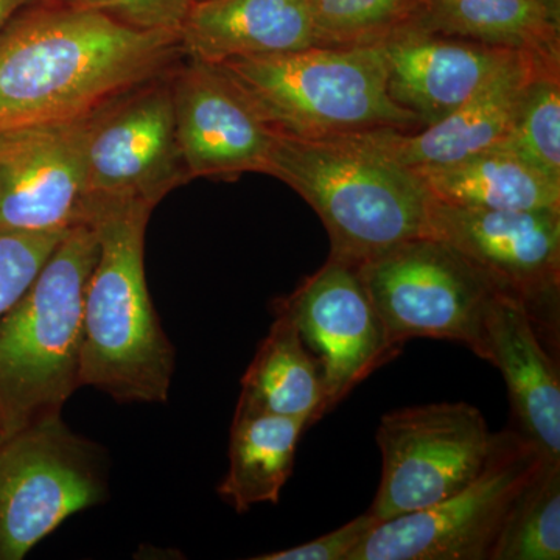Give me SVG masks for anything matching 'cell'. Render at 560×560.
Returning <instances> with one entry per match:
<instances>
[{
  "label": "cell",
  "instance_id": "obj_7",
  "mask_svg": "<svg viewBox=\"0 0 560 560\" xmlns=\"http://www.w3.org/2000/svg\"><path fill=\"white\" fill-rule=\"evenodd\" d=\"M108 497L101 445L61 416L39 420L0 445V560H21L77 512Z\"/></svg>",
  "mask_w": 560,
  "mask_h": 560
},
{
  "label": "cell",
  "instance_id": "obj_33",
  "mask_svg": "<svg viewBox=\"0 0 560 560\" xmlns=\"http://www.w3.org/2000/svg\"><path fill=\"white\" fill-rule=\"evenodd\" d=\"M195 2H205V0H195Z\"/></svg>",
  "mask_w": 560,
  "mask_h": 560
},
{
  "label": "cell",
  "instance_id": "obj_17",
  "mask_svg": "<svg viewBox=\"0 0 560 560\" xmlns=\"http://www.w3.org/2000/svg\"><path fill=\"white\" fill-rule=\"evenodd\" d=\"M488 361L499 368L518 433L551 463L560 464V382L525 304L497 290L486 315Z\"/></svg>",
  "mask_w": 560,
  "mask_h": 560
},
{
  "label": "cell",
  "instance_id": "obj_20",
  "mask_svg": "<svg viewBox=\"0 0 560 560\" xmlns=\"http://www.w3.org/2000/svg\"><path fill=\"white\" fill-rule=\"evenodd\" d=\"M305 420L235 410L230 436V469L219 495L238 514L260 503L278 504L293 474L294 456Z\"/></svg>",
  "mask_w": 560,
  "mask_h": 560
},
{
  "label": "cell",
  "instance_id": "obj_31",
  "mask_svg": "<svg viewBox=\"0 0 560 560\" xmlns=\"http://www.w3.org/2000/svg\"><path fill=\"white\" fill-rule=\"evenodd\" d=\"M5 441V434H3L2 425H0V445Z\"/></svg>",
  "mask_w": 560,
  "mask_h": 560
},
{
  "label": "cell",
  "instance_id": "obj_26",
  "mask_svg": "<svg viewBox=\"0 0 560 560\" xmlns=\"http://www.w3.org/2000/svg\"><path fill=\"white\" fill-rule=\"evenodd\" d=\"M68 231H0V319L31 289Z\"/></svg>",
  "mask_w": 560,
  "mask_h": 560
},
{
  "label": "cell",
  "instance_id": "obj_4",
  "mask_svg": "<svg viewBox=\"0 0 560 560\" xmlns=\"http://www.w3.org/2000/svg\"><path fill=\"white\" fill-rule=\"evenodd\" d=\"M97 259L94 228H70L31 289L0 319V425L5 440L61 416L80 388L84 296Z\"/></svg>",
  "mask_w": 560,
  "mask_h": 560
},
{
  "label": "cell",
  "instance_id": "obj_9",
  "mask_svg": "<svg viewBox=\"0 0 560 560\" xmlns=\"http://www.w3.org/2000/svg\"><path fill=\"white\" fill-rule=\"evenodd\" d=\"M377 444L382 480L370 512L383 522L467 488L488 463L493 433L469 404H431L383 416Z\"/></svg>",
  "mask_w": 560,
  "mask_h": 560
},
{
  "label": "cell",
  "instance_id": "obj_5",
  "mask_svg": "<svg viewBox=\"0 0 560 560\" xmlns=\"http://www.w3.org/2000/svg\"><path fill=\"white\" fill-rule=\"evenodd\" d=\"M215 66L279 135L323 139L420 128L390 98L382 46H312Z\"/></svg>",
  "mask_w": 560,
  "mask_h": 560
},
{
  "label": "cell",
  "instance_id": "obj_24",
  "mask_svg": "<svg viewBox=\"0 0 560 560\" xmlns=\"http://www.w3.org/2000/svg\"><path fill=\"white\" fill-rule=\"evenodd\" d=\"M313 46H381L415 27L422 0H308Z\"/></svg>",
  "mask_w": 560,
  "mask_h": 560
},
{
  "label": "cell",
  "instance_id": "obj_11",
  "mask_svg": "<svg viewBox=\"0 0 560 560\" xmlns=\"http://www.w3.org/2000/svg\"><path fill=\"white\" fill-rule=\"evenodd\" d=\"M164 77L92 117L84 150L88 202L138 200L154 208L189 179L176 138L171 80Z\"/></svg>",
  "mask_w": 560,
  "mask_h": 560
},
{
  "label": "cell",
  "instance_id": "obj_21",
  "mask_svg": "<svg viewBox=\"0 0 560 560\" xmlns=\"http://www.w3.org/2000/svg\"><path fill=\"white\" fill-rule=\"evenodd\" d=\"M412 28L560 60V25L537 0H422Z\"/></svg>",
  "mask_w": 560,
  "mask_h": 560
},
{
  "label": "cell",
  "instance_id": "obj_19",
  "mask_svg": "<svg viewBox=\"0 0 560 560\" xmlns=\"http://www.w3.org/2000/svg\"><path fill=\"white\" fill-rule=\"evenodd\" d=\"M275 311V323L243 375L237 408L302 419L311 427L326 415L323 374L289 313Z\"/></svg>",
  "mask_w": 560,
  "mask_h": 560
},
{
  "label": "cell",
  "instance_id": "obj_27",
  "mask_svg": "<svg viewBox=\"0 0 560 560\" xmlns=\"http://www.w3.org/2000/svg\"><path fill=\"white\" fill-rule=\"evenodd\" d=\"M70 3L101 11L131 28L178 33L195 0H72Z\"/></svg>",
  "mask_w": 560,
  "mask_h": 560
},
{
  "label": "cell",
  "instance_id": "obj_12",
  "mask_svg": "<svg viewBox=\"0 0 560 560\" xmlns=\"http://www.w3.org/2000/svg\"><path fill=\"white\" fill-rule=\"evenodd\" d=\"M300 330L302 341L315 353L323 374L329 412L397 349L372 302L359 267L329 257L290 296L276 302Z\"/></svg>",
  "mask_w": 560,
  "mask_h": 560
},
{
  "label": "cell",
  "instance_id": "obj_23",
  "mask_svg": "<svg viewBox=\"0 0 560 560\" xmlns=\"http://www.w3.org/2000/svg\"><path fill=\"white\" fill-rule=\"evenodd\" d=\"M490 559H560V464L545 460L518 493Z\"/></svg>",
  "mask_w": 560,
  "mask_h": 560
},
{
  "label": "cell",
  "instance_id": "obj_30",
  "mask_svg": "<svg viewBox=\"0 0 560 560\" xmlns=\"http://www.w3.org/2000/svg\"><path fill=\"white\" fill-rule=\"evenodd\" d=\"M547 13L550 14L551 20L560 25V0H537Z\"/></svg>",
  "mask_w": 560,
  "mask_h": 560
},
{
  "label": "cell",
  "instance_id": "obj_2",
  "mask_svg": "<svg viewBox=\"0 0 560 560\" xmlns=\"http://www.w3.org/2000/svg\"><path fill=\"white\" fill-rule=\"evenodd\" d=\"M153 206L138 200L88 202L98 259L84 296L80 386L119 404H167L176 352L150 298L145 232Z\"/></svg>",
  "mask_w": 560,
  "mask_h": 560
},
{
  "label": "cell",
  "instance_id": "obj_22",
  "mask_svg": "<svg viewBox=\"0 0 560 560\" xmlns=\"http://www.w3.org/2000/svg\"><path fill=\"white\" fill-rule=\"evenodd\" d=\"M418 173L438 201L489 210H560V183H555L500 150H486L442 167Z\"/></svg>",
  "mask_w": 560,
  "mask_h": 560
},
{
  "label": "cell",
  "instance_id": "obj_15",
  "mask_svg": "<svg viewBox=\"0 0 560 560\" xmlns=\"http://www.w3.org/2000/svg\"><path fill=\"white\" fill-rule=\"evenodd\" d=\"M550 65H560V60L525 51L436 124L416 131L378 130L361 136L411 171L455 164L503 140L530 84Z\"/></svg>",
  "mask_w": 560,
  "mask_h": 560
},
{
  "label": "cell",
  "instance_id": "obj_13",
  "mask_svg": "<svg viewBox=\"0 0 560 560\" xmlns=\"http://www.w3.org/2000/svg\"><path fill=\"white\" fill-rule=\"evenodd\" d=\"M91 119L0 132V231H68L86 223Z\"/></svg>",
  "mask_w": 560,
  "mask_h": 560
},
{
  "label": "cell",
  "instance_id": "obj_1",
  "mask_svg": "<svg viewBox=\"0 0 560 560\" xmlns=\"http://www.w3.org/2000/svg\"><path fill=\"white\" fill-rule=\"evenodd\" d=\"M179 51L178 33L60 0L27 7L0 32V132L91 119L164 77Z\"/></svg>",
  "mask_w": 560,
  "mask_h": 560
},
{
  "label": "cell",
  "instance_id": "obj_10",
  "mask_svg": "<svg viewBox=\"0 0 560 560\" xmlns=\"http://www.w3.org/2000/svg\"><path fill=\"white\" fill-rule=\"evenodd\" d=\"M430 235L522 301L537 330L558 331L560 210L464 208L434 198Z\"/></svg>",
  "mask_w": 560,
  "mask_h": 560
},
{
  "label": "cell",
  "instance_id": "obj_8",
  "mask_svg": "<svg viewBox=\"0 0 560 560\" xmlns=\"http://www.w3.org/2000/svg\"><path fill=\"white\" fill-rule=\"evenodd\" d=\"M545 460L518 431L493 433L488 463L467 488L378 523L348 560L490 559L512 503Z\"/></svg>",
  "mask_w": 560,
  "mask_h": 560
},
{
  "label": "cell",
  "instance_id": "obj_6",
  "mask_svg": "<svg viewBox=\"0 0 560 560\" xmlns=\"http://www.w3.org/2000/svg\"><path fill=\"white\" fill-rule=\"evenodd\" d=\"M359 271L394 349L411 338H436L488 360L486 315L499 289L451 245L423 235L364 261Z\"/></svg>",
  "mask_w": 560,
  "mask_h": 560
},
{
  "label": "cell",
  "instance_id": "obj_32",
  "mask_svg": "<svg viewBox=\"0 0 560 560\" xmlns=\"http://www.w3.org/2000/svg\"><path fill=\"white\" fill-rule=\"evenodd\" d=\"M60 2H72V0H60Z\"/></svg>",
  "mask_w": 560,
  "mask_h": 560
},
{
  "label": "cell",
  "instance_id": "obj_28",
  "mask_svg": "<svg viewBox=\"0 0 560 560\" xmlns=\"http://www.w3.org/2000/svg\"><path fill=\"white\" fill-rule=\"evenodd\" d=\"M381 522V518L368 512L319 539L289 550L267 552L254 560H348L352 551L377 528Z\"/></svg>",
  "mask_w": 560,
  "mask_h": 560
},
{
  "label": "cell",
  "instance_id": "obj_25",
  "mask_svg": "<svg viewBox=\"0 0 560 560\" xmlns=\"http://www.w3.org/2000/svg\"><path fill=\"white\" fill-rule=\"evenodd\" d=\"M560 183V65L540 70L511 130L493 149Z\"/></svg>",
  "mask_w": 560,
  "mask_h": 560
},
{
  "label": "cell",
  "instance_id": "obj_18",
  "mask_svg": "<svg viewBox=\"0 0 560 560\" xmlns=\"http://www.w3.org/2000/svg\"><path fill=\"white\" fill-rule=\"evenodd\" d=\"M190 60L220 65L313 46L308 0H205L195 2L179 32Z\"/></svg>",
  "mask_w": 560,
  "mask_h": 560
},
{
  "label": "cell",
  "instance_id": "obj_14",
  "mask_svg": "<svg viewBox=\"0 0 560 560\" xmlns=\"http://www.w3.org/2000/svg\"><path fill=\"white\" fill-rule=\"evenodd\" d=\"M171 90L189 179L268 175L276 131L215 65L190 60L173 72Z\"/></svg>",
  "mask_w": 560,
  "mask_h": 560
},
{
  "label": "cell",
  "instance_id": "obj_3",
  "mask_svg": "<svg viewBox=\"0 0 560 560\" xmlns=\"http://www.w3.org/2000/svg\"><path fill=\"white\" fill-rule=\"evenodd\" d=\"M268 175L318 213L334 259L359 267L430 235L434 197L427 184L361 135L301 139L276 132Z\"/></svg>",
  "mask_w": 560,
  "mask_h": 560
},
{
  "label": "cell",
  "instance_id": "obj_16",
  "mask_svg": "<svg viewBox=\"0 0 560 560\" xmlns=\"http://www.w3.org/2000/svg\"><path fill=\"white\" fill-rule=\"evenodd\" d=\"M381 46L390 98L415 114L420 128L444 119L525 54L415 28Z\"/></svg>",
  "mask_w": 560,
  "mask_h": 560
},
{
  "label": "cell",
  "instance_id": "obj_29",
  "mask_svg": "<svg viewBox=\"0 0 560 560\" xmlns=\"http://www.w3.org/2000/svg\"><path fill=\"white\" fill-rule=\"evenodd\" d=\"M40 2H47V0H0V32L5 28V25L9 24L21 10Z\"/></svg>",
  "mask_w": 560,
  "mask_h": 560
}]
</instances>
